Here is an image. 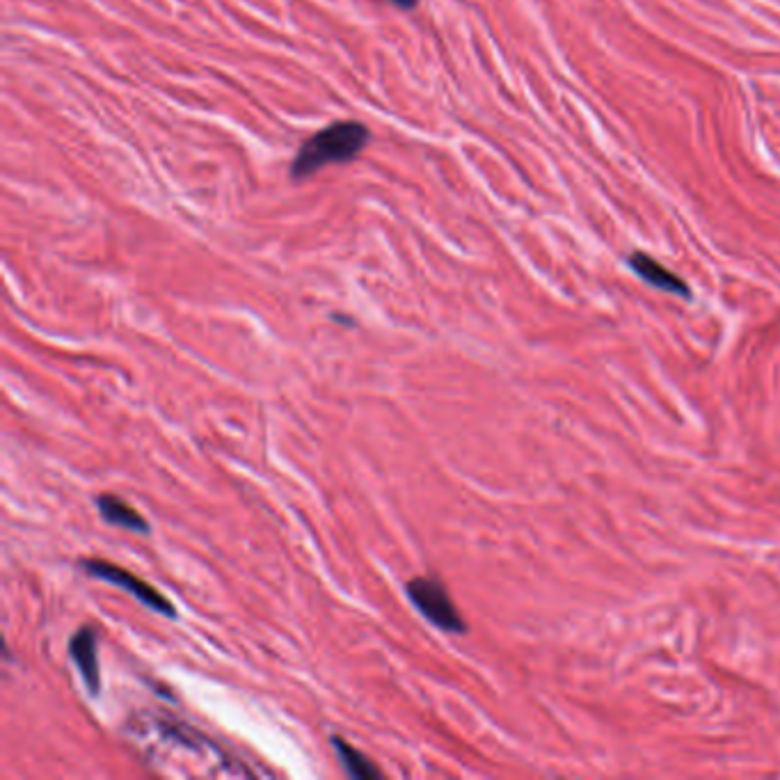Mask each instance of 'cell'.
I'll use <instances>...</instances> for the list:
<instances>
[{"label": "cell", "mask_w": 780, "mask_h": 780, "mask_svg": "<svg viewBox=\"0 0 780 780\" xmlns=\"http://www.w3.org/2000/svg\"><path fill=\"white\" fill-rule=\"evenodd\" d=\"M369 140L371 131L362 122H350L348 119V122L325 126L300 147L298 156L291 163V177L300 181L314 177L318 170L328 165L353 161L369 145Z\"/></svg>", "instance_id": "6da1fadb"}, {"label": "cell", "mask_w": 780, "mask_h": 780, "mask_svg": "<svg viewBox=\"0 0 780 780\" xmlns=\"http://www.w3.org/2000/svg\"><path fill=\"white\" fill-rule=\"evenodd\" d=\"M332 744H334V751L339 755V760L344 762V769L348 771V776L362 778V780H373L382 776V771L376 767V764L366 758L362 751H357L353 744L344 742L341 737H332Z\"/></svg>", "instance_id": "52a82bcc"}, {"label": "cell", "mask_w": 780, "mask_h": 780, "mask_svg": "<svg viewBox=\"0 0 780 780\" xmlns=\"http://www.w3.org/2000/svg\"><path fill=\"white\" fill-rule=\"evenodd\" d=\"M630 266H632L634 273L641 277L643 282L652 284V286H655V289L675 293V296H680V298H689L691 296L687 282H682L678 275L671 273V270H668V268H664L662 264H659V261L648 257V254L634 252L632 257H630Z\"/></svg>", "instance_id": "5b68a950"}, {"label": "cell", "mask_w": 780, "mask_h": 780, "mask_svg": "<svg viewBox=\"0 0 780 780\" xmlns=\"http://www.w3.org/2000/svg\"><path fill=\"white\" fill-rule=\"evenodd\" d=\"M389 3L401 7V10H415L417 0H389Z\"/></svg>", "instance_id": "ba28073f"}, {"label": "cell", "mask_w": 780, "mask_h": 780, "mask_svg": "<svg viewBox=\"0 0 780 780\" xmlns=\"http://www.w3.org/2000/svg\"><path fill=\"white\" fill-rule=\"evenodd\" d=\"M69 655L81 673L85 687L90 694H99L101 689V668H99V646L97 632L92 627H81L69 641Z\"/></svg>", "instance_id": "277c9868"}, {"label": "cell", "mask_w": 780, "mask_h": 780, "mask_svg": "<svg viewBox=\"0 0 780 780\" xmlns=\"http://www.w3.org/2000/svg\"><path fill=\"white\" fill-rule=\"evenodd\" d=\"M81 568L87 572V575L108 581V584L119 586L122 591L131 593L135 600L145 604V607H149L151 611H156V614H161L165 618L177 616L174 604L167 600L158 588H154L149 581L140 579L138 575H133V572L122 568V565H117L113 561H103V559H83Z\"/></svg>", "instance_id": "3957f363"}, {"label": "cell", "mask_w": 780, "mask_h": 780, "mask_svg": "<svg viewBox=\"0 0 780 780\" xmlns=\"http://www.w3.org/2000/svg\"><path fill=\"white\" fill-rule=\"evenodd\" d=\"M405 593L428 623L449 634H463L467 630L463 616L440 579L415 577L405 584Z\"/></svg>", "instance_id": "7a4b0ae2"}, {"label": "cell", "mask_w": 780, "mask_h": 780, "mask_svg": "<svg viewBox=\"0 0 780 780\" xmlns=\"http://www.w3.org/2000/svg\"><path fill=\"white\" fill-rule=\"evenodd\" d=\"M97 506H99V515L108 524H113V527L129 529L133 533H149V524L145 517L135 511L129 501H124L122 497L110 495L108 492V495H101L97 499Z\"/></svg>", "instance_id": "8992f818"}]
</instances>
